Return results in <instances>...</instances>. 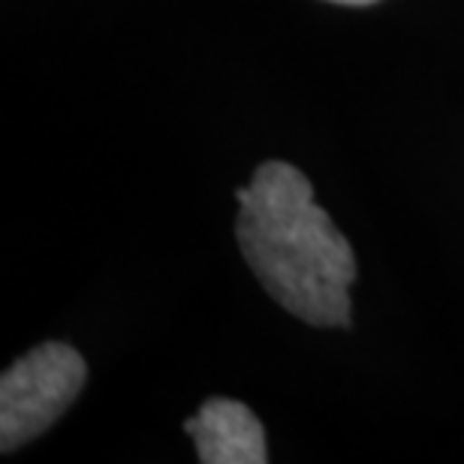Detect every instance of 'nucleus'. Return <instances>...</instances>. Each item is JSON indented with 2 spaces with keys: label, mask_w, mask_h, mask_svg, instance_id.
I'll return each mask as SVG.
<instances>
[{
  "label": "nucleus",
  "mask_w": 464,
  "mask_h": 464,
  "mask_svg": "<svg viewBox=\"0 0 464 464\" xmlns=\"http://www.w3.org/2000/svg\"><path fill=\"white\" fill-rule=\"evenodd\" d=\"M88 377L85 359L70 344L45 341L0 380V447L4 452L40 438L76 401Z\"/></svg>",
  "instance_id": "nucleus-2"
},
{
  "label": "nucleus",
  "mask_w": 464,
  "mask_h": 464,
  "mask_svg": "<svg viewBox=\"0 0 464 464\" xmlns=\"http://www.w3.org/2000/svg\"><path fill=\"white\" fill-rule=\"evenodd\" d=\"M236 232L247 266L277 304L311 326H347L353 247L295 166H259L238 190Z\"/></svg>",
  "instance_id": "nucleus-1"
},
{
  "label": "nucleus",
  "mask_w": 464,
  "mask_h": 464,
  "mask_svg": "<svg viewBox=\"0 0 464 464\" xmlns=\"http://www.w3.org/2000/svg\"><path fill=\"white\" fill-rule=\"evenodd\" d=\"M184 431L197 440L202 464H263L266 431L254 413L232 398H211L199 407Z\"/></svg>",
  "instance_id": "nucleus-3"
},
{
  "label": "nucleus",
  "mask_w": 464,
  "mask_h": 464,
  "mask_svg": "<svg viewBox=\"0 0 464 464\" xmlns=\"http://www.w3.org/2000/svg\"><path fill=\"white\" fill-rule=\"evenodd\" d=\"M329 4H347V6H368V4H377V0H329Z\"/></svg>",
  "instance_id": "nucleus-4"
}]
</instances>
